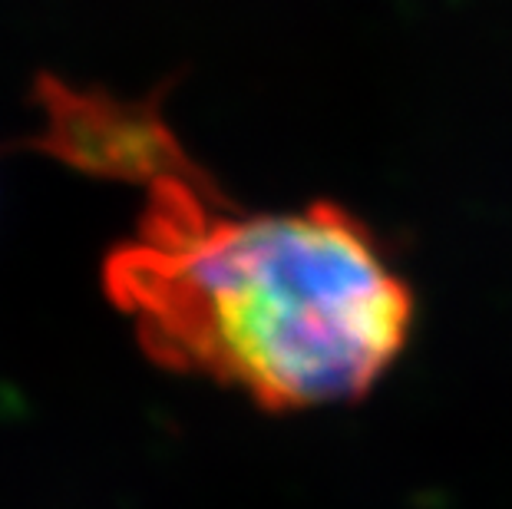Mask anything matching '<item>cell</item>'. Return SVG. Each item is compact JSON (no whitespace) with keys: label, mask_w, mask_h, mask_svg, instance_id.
Returning a JSON list of instances; mask_svg holds the SVG:
<instances>
[{"label":"cell","mask_w":512,"mask_h":509,"mask_svg":"<svg viewBox=\"0 0 512 509\" xmlns=\"http://www.w3.org/2000/svg\"><path fill=\"white\" fill-rule=\"evenodd\" d=\"M143 229L106 291L149 357L242 387L268 407L364 394L410 331V291L337 205L238 215L189 159L149 182Z\"/></svg>","instance_id":"1"}]
</instances>
